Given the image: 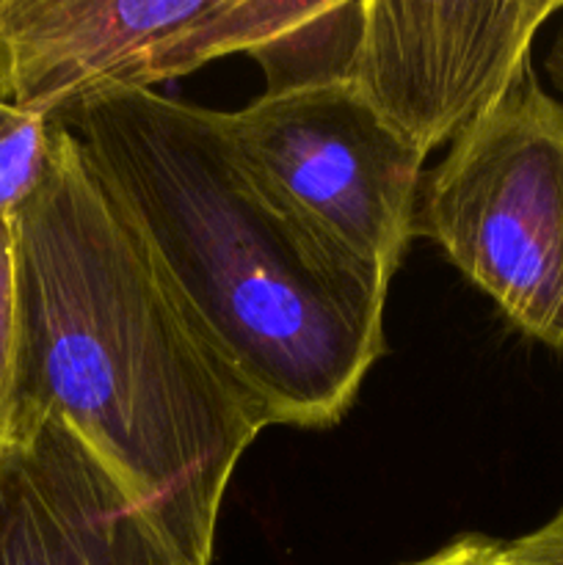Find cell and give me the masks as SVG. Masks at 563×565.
I'll use <instances>...</instances> for the list:
<instances>
[{
  "instance_id": "obj_1",
  "label": "cell",
  "mask_w": 563,
  "mask_h": 565,
  "mask_svg": "<svg viewBox=\"0 0 563 565\" xmlns=\"http://www.w3.org/2000/svg\"><path fill=\"white\" fill-rule=\"evenodd\" d=\"M11 230L20 441L61 419L177 563L210 565L232 475L268 419L196 340L59 121L47 174Z\"/></svg>"
},
{
  "instance_id": "obj_2",
  "label": "cell",
  "mask_w": 563,
  "mask_h": 565,
  "mask_svg": "<svg viewBox=\"0 0 563 565\" xmlns=\"http://www.w3.org/2000/svg\"><path fill=\"white\" fill-rule=\"evenodd\" d=\"M210 356L268 425L331 428L386 353L390 292L309 241L257 185L215 110L116 92L61 119Z\"/></svg>"
},
{
  "instance_id": "obj_3",
  "label": "cell",
  "mask_w": 563,
  "mask_h": 565,
  "mask_svg": "<svg viewBox=\"0 0 563 565\" xmlns=\"http://www.w3.org/2000/svg\"><path fill=\"white\" fill-rule=\"evenodd\" d=\"M414 237L513 329L563 353V99L535 72L423 174Z\"/></svg>"
},
{
  "instance_id": "obj_4",
  "label": "cell",
  "mask_w": 563,
  "mask_h": 565,
  "mask_svg": "<svg viewBox=\"0 0 563 565\" xmlns=\"http://www.w3.org/2000/svg\"><path fill=\"white\" fill-rule=\"evenodd\" d=\"M215 119L254 185L309 241L390 292L414 241L425 158L351 83L265 92Z\"/></svg>"
},
{
  "instance_id": "obj_5",
  "label": "cell",
  "mask_w": 563,
  "mask_h": 565,
  "mask_svg": "<svg viewBox=\"0 0 563 565\" xmlns=\"http://www.w3.org/2000/svg\"><path fill=\"white\" fill-rule=\"evenodd\" d=\"M304 0H0V103L61 119L230 53L257 58Z\"/></svg>"
},
{
  "instance_id": "obj_6",
  "label": "cell",
  "mask_w": 563,
  "mask_h": 565,
  "mask_svg": "<svg viewBox=\"0 0 563 565\" xmlns=\"http://www.w3.org/2000/svg\"><path fill=\"white\" fill-rule=\"evenodd\" d=\"M563 0H362L351 83L423 158L458 141L533 72Z\"/></svg>"
},
{
  "instance_id": "obj_7",
  "label": "cell",
  "mask_w": 563,
  "mask_h": 565,
  "mask_svg": "<svg viewBox=\"0 0 563 565\" xmlns=\"http://www.w3.org/2000/svg\"><path fill=\"white\" fill-rule=\"evenodd\" d=\"M0 565H180L61 419L0 461Z\"/></svg>"
},
{
  "instance_id": "obj_8",
  "label": "cell",
  "mask_w": 563,
  "mask_h": 565,
  "mask_svg": "<svg viewBox=\"0 0 563 565\" xmlns=\"http://www.w3.org/2000/svg\"><path fill=\"white\" fill-rule=\"evenodd\" d=\"M20 441V331L14 292V230L0 221V461Z\"/></svg>"
},
{
  "instance_id": "obj_9",
  "label": "cell",
  "mask_w": 563,
  "mask_h": 565,
  "mask_svg": "<svg viewBox=\"0 0 563 565\" xmlns=\"http://www.w3.org/2000/svg\"><path fill=\"white\" fill-rule=\"evenodd\" d=\"M508 565H563V508L541 527L506 541Z\"/></svg>"
},
{
  "instance_id": "obj_10",
  "label": "cell",
  "mask_w": 563,
  "mask_h": 565,
  "mask_svg": "<svg viewBox=\"0 0 563 565\" xmlns=\"http://www.w3.org/2000/svg\"><path fill=\"white\" fill-rule=\"evenodd\" d=\"M406 565H508L506 541L480 533H464L453 539L450 544L431 552L428 557H419V561Z\"/></svg>"
},
{
  "instance_id": "obj_11",
  "label": "cell",
  "mask_w": 563,
  "mask_h": 565,
  "mask_svg": "<svg viewBox=\"0 0 563 565\" xmlns=\"http://www.w3.org/2000/svg\"><path fill=\"white\" fill-rule=\"evenodd\" d=\"M546 75H550L552 86L563 94V22L552 39L550 53H546Z\"/></svg>"
},
{
  "instance_id": "obj_12",
  "label": "cell",
  "mask_w": 563,
  "mask_h": 565,
  "mask_svg": "<svg viewBox=\"0 0 563 565\" xmlns=\"http://www.w3.org/2000/svg\"><path fill=\"white\" fill-rule=\"evenodd\" d=\"M22 110H17V108H11V105H6V103H0V138L6 136V132L11 130V127L17 125V121L22 119Z\"/></svg>"
}]
</instances>
